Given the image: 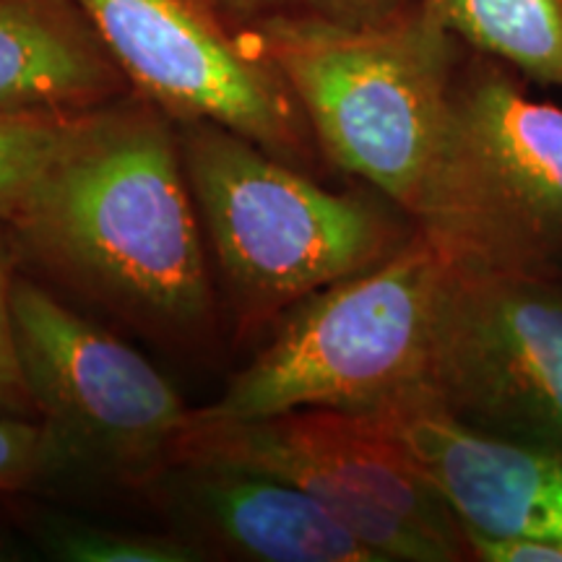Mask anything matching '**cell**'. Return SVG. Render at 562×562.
Returning a JSON list of instances; mask_svg holds the SVG:
<instances>
[{
  "mask_svg": "<svg viewBox=\"0 0 562 562\" xmlns=\"http://www.w3.org/2000/svg\"><path fill=\"white\" fill-rule=\"evenodd\" d=\"M9 229L21 271L133 336L206 360L227 334L178 123L128 94L79 117Z\"/></svg>",
  "mask_w": 562,
  "mask_h": 562,
  "instance_id": "1",
  "label": "cell"
},
{
  "mask_svg": "<svg viewBox=\"0 0 562 562\" xmlns=\"http://www.w3.org/2000/svg\"><path fill=\"white\" fill-rule=\"evenodd\" d=\"M178 144L235 347L261 341L297 302L385 261L417 232L385 199L331 191L220 123H178Z\"/></svg>",
  "mask_w": 562,
  "mask_h": 562,
  "instance_id": "2",
  "label": "cell"
},
{
  "mask_svg": "<svg viewBox=\"0 0 562 562\" xmlns=\"http://www.w3.org/2000/svg\"><path fill=\"white\" fill-rule=\"evenodd\" d=\"M328 165L417 227L438 175L467 45L419 3L375 24L271 19L250 26Z\"/></svg>",
  "mask_w": 562,
  "mask_h": 562,
  "instance_id": "3",
  "label": "cell"
},
{
  "mask_svg": "<svg viewBox=\"0 0 562 562\" xmlns=\"http://www.w3.org/2000/svg\"><path fill=\"white\" fill-rule=\"evenodd\" d=\"M451 261L414 232L385 261L290 307L201 414L252 419L286 409L372 412L422 389Z\"/></svg>",
  "mask_w": 562,
  "mask_h": 562,
  "instance_id": "4",
  "label": "cell"
},
{
  "mask_svg": "<svg viewBox=\"0 0 562 562\" xmlns=\"http://www.w3.org/2000/svg\"><path fill=\"white\" fill-rule=\"evenodd\" d=\"M417 229L459 266L554 273L562 258V108L469 47Z\"/></svg>",
  "mask_w": 562,
  "mask_h": 562,
  "instance_id": "5",
  "label": "cell"
},
{
  "mask_svg": "<svg viewBox=\"0 0 562 562\" xmlns=\"http://www.w3.org/2000/svg\"><path fill=\"white\" fill-rule=\"evenodd\" d=\"M13 339L50 474L89 472L144 492L175 461L191 406L112 328L19 271Z\"/></svg>",
  "mask_w": 562,
  "mask_h": 562,
  "instance_id": "6",
  "label": "cell"
},
{
  "mask_svg": "<svg viewBox=\"0 0 562 562\" xmlns=\"http://www.w3.org/2000/svg\"><path fill=\"white\" fill-rule=\"evenodd\" d=\"M178 461L235 463L294 484L378 562L472 560L456 513L368 414L305 406L216 419L193 409Z\"/></svg>",
  "mask_w": 562,
  "mask_h": 562,
  "instance_id": "7",
  "label": "cell"
},
{
  "mask_svg": "<svg viewBox=\"0 0 562 562\" xmlns=\"http://www.w3.org/2000/svg\"><path fill=\"white\" fill-rule=\"evenodd\" d=\"M133 94L175 123L211 121L315 175L323 154L292 89L211 0H74Z\"/></svg>",
  "mask_w": 562,
  "mask_h": 562,
  "instance_id": "8",
  "label": "cell"
},
{
  "mask_svg": "<svg viewBox=\"0 0 562 562\" xmlns=\"http://www.w3.org/2000/svg\"><path fill=\"white\" fill-rule=\"evenodd\" d=\"M425 391L480 430L562 451V286L451 263Z\"/></svg>",
  "mask_w": 562,
  "mask_h": 562,
  "instance_id": "9",
  "label": "cell"
},
{
  "mask_svg": "<svg viewBox=\"0 0 562 562\" xmlns=\"http://www.w3.org/2000/svg\"><path fill=\"white\" fill-rule=\"evenodd\" d=\"M360 414L396 440L456 513L463 533L562 547V451L480 430L425 389Z\"/></svg>",
  "mask_w": 562,
  "mask_h": 562,
  "instance_id": "10",
  "label": "cell"
},
{
  "mask_svg": "<svg viewBox=\"0 0 562 562\" xmlns=\"http://www.w3.org/2000/svg\"><path fill=\"white\" fill-rule=\"evenodd\" d=\"M140 495L203 560L378 562L311 495L235 463H170Z\"/></svg>",
  "mask_w": 562,
  "mask_h": 562,
  "instance_id": "11",
  "label": "cell"
},
{
  "mask_svg": "<svg viewBox=\"0 0 562 562\" xmlns=\"http://www.w3.org/2000/svg\"><path fill=\"white\" fill-rule=\"evenodd\" d=\"M128 94L74 0H0V110L76 117Z\"/></svg>",
  "mask_w": 562,
  "mask_h": 562,
  "instance_id": "12",
  "label": "cell"
},
{
  "mask_svg": "<svg viewBox=\"0 0 562 562\" xmlns=\"http://www.w3.org/2000/svg\"><path fill=\"white\" fill-rule=\"evenodd\" d=\"M469 50L562 87V0H422Z\"/></svg>",
  "mask_w": 562,
  "mask_h": 562,
  "instance_id": "13",
  "label": "cell"
},
{
  "mask_svg": "<svg viewBox=\"0 0 562 562\" xmlns=\"http://www.w3.org/2000/svg\"><path fill=\"white\" fill-rule=\"evenodd\" d=\"M16 518L26 537L47 558L60 562H199L203 560L178 533H151L121 526H104L63 516L55 510L34 508L30 503H13Z\"/></svg>",
  "mask_w": 562,
  "mask_h": 562,
  "instance_id": "14",
  "label": "cell"
},
{
  "mask_svg": "<svg viewBox=\"0 0 562 562\" xmlns=\"http://www.w3.org/2000/svg\"><path fill=\"white\" fill-rule=\"evenodd\" d=\"M79 117L0 110V222L13 220Z\"/></svg>",
  "mask_w": 562,
  "mask_h": 562,
  "instance_id": "15",
  "label": "cell"
},
{
  "mask_svg": "<svg viewBox=\"0 0 562 562\" xmlns=\"http://www.w3.org/2000/svg\"><path fill=\"white\" fill-rule=\"evenodd\" d=\"M229 26L248 32L271 19H321L336 24H375L419 0H211Z\"/></svg>",
  "mask_w": 562,
  "mask_h": 562,
  "instance_id": "16",
  "label": "cell"
},
{
  "mask_svg": "<svg viewBox=\"0 0 562 562\" xmlns=\"http://www.w3.org/2000/svg\"><path fill=\"white\" fill-rule=\"evenodd\" d=\"M19 271L21 258L16 243H13L9 224L0 222V414L37 419L24 375H21L16 339H13L11 297Z\"/></svg>",
  "mask_w": 562,
  "mask_h": 562,
  "instance_id": "17",
  "label": "cell"
},
{
  "mask_svg": "<svg viewBox=\"0 0 562 562\" xmlns=\"http://www.w3.org/2000/svg\"><path fill=\"white\" fill-rule=\"evenodd\" d=\"M45 476L50 453L40 422L0 414V497L32 492Z\"/></svg>",
  "mask_w": 562,
  "mask_h": 562,
  "instance_id": "18",
  "label": "cell"
},
{
  "mask_svg": "<svg viewBox=\"0 0 562 562\" xmlns=\"http://www.w3.org/2000/svg\"><path fill=\"white\" fill-rule=\"evenodd\" d=\"M9 560H21V554H19V547L13 544L9 529L0 524V562H9Z\"/></svg>",
  "mask_w": 562,
  "mask_h": 562,
  "instance_id": "19",
  "label": "cell"
}]
</instances>
